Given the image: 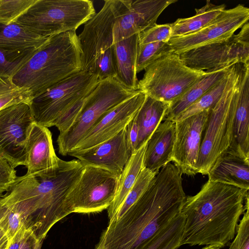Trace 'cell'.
Wrapping results in <instances>:
<instances>
[{
    "mask_svg": "<svg viewBox=\"0 0 249 249\" xmlns=\"http://www.w3.org/2000/svg\"><path fill=\"white\" fill-rule=\"evenodd\" d=\"M119 176L104 169L84 166L65 200L70 214L99 213L108 209L115 198Z\"/></svg>",
    "mask_w": 249,
    "mask_h": 249,
    "instance_id": "obj_10",
    "label": "cell"
},
{
    "mask_svg": "<svg viewBox=\"0 0 249 249\" xmlns=\"http://www.w3.org/2000/svg\"><path fill=\"white\" fill-rule=\"evenodd\" d=\"M239 67V63L230 67L224 91L210 109L196 164L197 173L207 175L217 159L229 149L231 142Z\"/></svg>",
    "mask_w": 249,
    "mask_h": 249,
    "instance_id": "obj_5",
    "label": "cell"
},
{
    "mask_svg": "<svg viewBox=\"0 0 249 249\" xmlns=\"http://www.w3.org/2000/svg\"><path fill=\"white\" fill-rule=\"evenodd\" d=\"M238 224L236 235L228 249H249V194L245 202V211Z\"/></svg>",
    "mask_w": 249,
    "mask_h": 249,
    "instance_id": "obj_38",
    "label": "cell"
},
{
    "mask_svg": "<svg viewBox=\"0 0 249 249\" xmlns=\"http://www.w3.org/2000/svg\"><path fill=\"white\" fill-rule=\"evenodd\" d=\"M82 50L76 31L51 37L12 78L33 97L82 71Z\"/></svg>",
    "mask_w": 249,
    "mask_h": 249,
    "instance_id": "obj_4",
    "label": "cell"
},
{
    "mask_svg": "<svg viewBox=\"0 0 249 249\" xmlns=\"http://www.w3.org/2000/svg\"><path fill=\"white\" fill-rule=\"evenodd\" d=\"M158 172L143 167L119 209L114 217L109 221L115 220L121 217L142 195Z\"/></svg>",
    "mask_w": 249,
    "mask_h": 249,
    "instance_id": "obj_34",
    "label": "cell"
},
{
    "mask_svg": "<svg viewBox=\"0 0 249 249\" xmlns=\"http://www.w3.org/2000/svg\"><path fill=\"white\" fill-rule=\"evenodd\" d=\"M2 196V195H0V198H1V197Z\"/></svg>",
    "mask_w": 249,
    "mask_h": 249,
    "instance_id": "obj_48",
    "label": "cell"
},
{
    "mask_svg": "<svg viewBox=\"0 0 249 249\" xmlns=\"http://www.w3.org/2000/svg\"><path fill=\"white\" fill-rule=\"evenodd\" d=\"M95 249H107L106 243L105 238L103 232H102L99 243L97 245Z\"/></svg>",
    "mask_w": 249,
    "mask_h": 249,
    "instance_id": "obj_44",
    "label": "cell"
},
{
    "mask_svg": "<svg viewBox=\"0 0 249 249\" xmlns=\"http://www.w3.org/2000/svg\"><path fill=\"white\" fill-rule=\"evenodd\" d=\"M32 98V93L28 88L17 86L12 78L0 81V111L21 103L29 104Z\"/></svg>",
    "mask_w": 249,
    "mask_h": 249,
    "instance_id": "obj_32",
    "label": "cell"
},
{
    "mask_svg": "<svg viewBox=\"0 0 249 249\" xmlns=\"http://www.w3.org/2000/svg\"><path fill=\"white\" fill-rule=\"evenodd\" d=\"M41 36L14 22L0 24V48L14 51L37 50L50 38Z\"/></svg>",
    "mask_w": 249,
    "mask_h": 249,
    "instance_id": "obj_26",
    "label": "cell"
},
{
    "mask_svg": "<svg viewBox=\"0 0 249 249\" xmlns=\"http://www.w3.org/2000/svg\"><path fill=\"white\" fill-rule=\"evenodd\" d=\"M139 46L138 34L112 45L117 68L116 79L125 87L138 90L136 61Z\"/></svg>",
    "mask_w": 249,
    "mask_h": 249,
    "instance_id": "obj_23",
    "label": "cell"
},
{
    "mask_svg": "<svg viewBox=\"0 0 249 249\" xmlns=\"http://www.w3.org/2000/svg\"><path fill=\"white\" fill-rule=\"evenodd\" d=\"M53 143L52 135L48 127L35 123L27 144V173L24 177H41L59 164Z\"/></svg>",
    "mask_w": 249,
    "mask_h": 249,
    "instance_id": "obj_19",
    "label": "cell"
},
{
    "mask_svg": "<svg viewBox=\"0 0 249 249\" xmlns=\"http://www.w3.org/2000/svg\"><path fill=\"white\" fill-rule=\"evenodd\" d=\"M2 78H1V77H0V81H1V80H2Z\"/></svg>",
    "mask_w": 249,
    "mask_h": 249,
    "instance_id": "obj_47",
    "label": "cell"
},
{
    "mask_svg": "<svg viewBox=\"0 0 249 249\" xmlns=\"http://www.w3.org/2000/svg\"><path fill=\"white\" fill-rule=\"evenodd\" d=\"M182 173L168 163L139 198L103 231L107 249H144L151 239L180 213L186 198Z\"/></svg>",
    "mask_w": 249,
    "mask_h": 249,
    "instance_id": "obj_1",
    "label": "cell"
},
{
    "mask_svg": "<svg viewBox=\"0 0 249 249\" xmlns=\"http://www.w3.org/2000/svg\"><path fill=\"white\" fill-rule=\"evenodd\" d=\"M25 227L23 225L19 231L16 234L14 238L11 241V242L8 248V249H18L23 236L24 234Z\"/></svg>",
    "mask_w": 249,
    "mask_h": 249,
    "instance_id": "obj_42",
    "label": "cell"
},
{
    "mask_svg": "<svg viewBox=\"0 0 249 249\" xmlns=\"http://www.w3.org/2000/svg\"><path fill=\"white\" fill-rule=\"evenodd\" d=\"M35 123L28 103L0 111V157L14 168L26 165L27 141Z\"/></svg>",
    "mask_w": 249,
    "mask_h": 249,
    "instance_id": "obj_13",
    "label": "cell"
},
{
    "mask_svg": "<svg viewBox=\"0 0 249 249\" xmlns=\"http://www.w3.org/2000/svg\"><path fill=\"white\" fill-rule=\"evenodd\" d=\"M38 241L30 231L26 229L18 249H34Z\"/></svg>",
    "mask_w": 249,
    "mask_h": 249,
    "instance_id": "obj_41",
    "label": "cell"
},
{
    "mask_svg": "<svg viewBox=\"0 0 249 249\" xmlns=\"http://www.w3.org/2000/svg\"><path fill=\"white\" fill-rule=\"evenodd\" d=\"M97 76L80 71L33 97L29 103L35 122L49 127L73 105L87 96L99 82Z\"/></svg>",
    "mask_w": 249,
    "mask_h": 249,
    "instance_id": "obj_9",
    "label": "cell"
},
{
    "mask_svg": "<svg viewBox=\"0 0 249 249\" xmlns=\"http://www.w3.org/2000/svg\"><path fill=\"white\" fill-rule=\"evenodd\" d=\"M95 75L99 81L117 77V68L113 46L101 53L88 72Z\"/></svg>",
    "mask_w": 249,
    "mask_h": 249,
    "instance_id": "obj_36",
    "label": "cell"
},
{
    "mask_svg": "<svg viewBox=\"0 0 249 249\" xmlns=\"http://www.w3.org/2000/svg\"><path fill=\"white\" fill-rule=\"evenodd\" d=\"M230 68L208 72L169 105L163 120H174L228 74Z\"/></svg>",
    "mask_w": 249,
    "mask_h": 249,
    "instance_id": "obj_24",
    "label": "cell"
},
{
    "mask_svg": "<svg viewBox=\"0 0 249 249\" xmlns=\"http://www.w3.org/2000/svg\"><path fill=\"white\" fill-rule=\"evenodd\" d=\"M207 175L210 181L249 191V158L229 148L217 159Z\"/></svg>",
    "mask_w": 249,
    "mask_h": 249,
    "instance_id": "obj_21",
    "label": "cell"
},
{
    "mask_svg": "<svg viewBox=\"0 0 249 249\" xmlns=\"http://www.w3.org/2000/svg\"><path fill=\"white\" fill-rule=\"evenodd\" d=\"M146 144V143L132 154L119 176L115 198L107 209L109 220L114 217L119 209L144 167L143 160Z\"/></svg>",
    "mask_w": 249,
    "mask_h": 249,
    "instance_id": "obj_27",
    "label": "cell"
},
{
    "mask_svg": "<svg viewBox=\"0 0 249 249\" xmlns=\"http://www.w3.org/2000/svg\"><path fill=\"white\" fill-rule=\"evenodd\" d=\"M132 154L125 127L107 141L86 149L71 150L67 155L76 158L83 166L100 168L120 176Z\"/></svg>",
    "mask_w": 249,
    "mask_h": 249,
    "instance_id": "obj_17",
    "label": "cell"
},
{
    "mask_svg": "<svg viewBox=\"0 0 249 249\" xmlns=\"http://www.w3.org/2000/svg\"><path fill=\"white\" fill-rule=\"evenodd\" d=\"M225 8L224 4L215 5L207 0L204 6L195 9L196 14L194 16L178 18L171 23L172 37L182 36L197 32L213 22Z\"/></svg>",
    "mask_w": 249,
    "mask_h": 249,
    "instance_id": "obj_28",
    "label": "cell"
},
{
    "mask_svg": "<svg viewBox=\"0 0 249 249\" xmlns=\"http://www.w3.org/2000/svg\"><path fill=\"white\" fill-rule=\"evenodd\" d=\"M210 109L175 122L176 137L172 161L182 174L194 176L197 174L196 164Z\"/></svg>",
    "mask_w": 249,
    "mask_h": 249,
    "instance_id": "obj_15",
    "label": "cell"
},
{
    "mask_svg": "<svg viewBox=\"0 0 249 249\" xmlns=\"http://www.w3.org/2000/svg\"><path fill=\"white\" fill-rule=\"evenodd\" d=\"M183 62L196 70L212 72L238 63H249V23L228 40L200 47L179 54Z\"/></svg>",
    "mask_w": 249,
    "mask_h": 249,
    "instance_id": "obj_11",
    "label": "cell"
},
{
    "mask_svg": "<svg viewBox=\"0 0 249 249\" xmlns=\"http://www.w3.org/2000/svg\"><path fill=\"white\" fill-rule=\"evenodd\" d=\"M11 240L0 223V249H8Z\"/></svg>",
    "mask_w": 249,
    "mask_h": 249,
    "instance_id": "obj_43",
    "label": "cell"
},
{
    "mask_svg": "<svg viewBox=\"0 0 249 249\" xmlns=\"http://www.w3.org/2000/svg\"><path fill=\"white\" fill-rule=\"evenodd\" d=\"M132 0H106L99 12L84 24L78 36L82 50V71L88 72L99 55L113 45L116 20L129 10Z\"/></svg>",
    "mask_w": 249,
    "mask_h": 249,
    "instance_id": "obj_12",
    "label": "cell"
},
{
    "mask_svg": "<svg viewBox=\"0 0 249 249\" xmlns=\"http://www.w3.org/2000/svg\"><path fill=\"white\" fill-rule=\"evenodd\" d=\"M17 171L4 159L0 157V195L8 192L15 183Z\"/></svg>",
    "mask_w": 249,
    "mask_h": 249,
    "instance_id": "obj_39",
    "label": "cell"
},
{
    "mask_svg": "<svg viewBox=\"0 0 249 249\" xmlns=\"http://www.w3.org/2000/svg\"><path fill=\"white\" fill-rule=\"evenodd\" d=\"M134 116L125 126L126 140L132 154L136 151L139 134L138 127Z\"/></svg>",
    "mask_w": 249,
    "mask_h": 249,
    "instance_id": "obj_40",
    "label": "cell"
},
{
    "mask_svg": "<svg viewBox=\"0 0 249 249\" xmlns=\"http://www.w3.org/2000/svg\"><path fill=\"white\" fill-rule=\"evenodd\" d=\"M42 241H38L34 249H41Z\"/></svg>",
    "mask_w": 249,
    "mask_h": 249,
    "instance_id": "obj_46",
    "label": "cell"
},
{
    "mask_svg": "<svg viewBox=\"0 0 249 249\" xmlns=\"http://www.w3.org/2000/svg\"><path fill=\"white\" fill-rule=\"evenodd\" d=\"M138 90L130 89L116 78L100 81L87 96L77 116L57 139L58 152L67 156L73 150L86 133L106 112L135 95Z\"/></svg>",
    "mask_w": 249,
    "mask_h": 249,
    "instance_id": "obj_7",
    "label": "cell"
},
{
    "mask_svg": "<svg viewBox=\"0 0 249 249\" xmlns=\"http://www.w3.org/2000/svg\"><path fill=\"white\" fill-rule=\"evenodd\" d=\"M84 167L77 159H60L55 168L41 177H18L0 204L17 212L26 229L43 242L51 229L70 214L65 200Z\"/></svg>",
    "mask_w": 249,
    "mask_h": 249,
    "instance_id": "obj_2",
    "label": "cell"
},
{
    "mask_svg": "<svg viewBox=\"0 0 249 249\" xmlns=\"http://www.w3.org/2000/svg\"><path fill=\"white\" fill-rule=\"evenodd\" d=\"M249 63L239 64L232 138L229 148L249 158Z\"/></svg>",
    "mask_w": 249,
    "mask_h": 249,
    "instance_id": "obj_20",
    "label": "cell"
},
{
    "mask_svg": "<svg viewBox=\"0 0 249 249\" xmlns=\"http://www.w3.org/2000/svg\"><path fill=\"white\" fill-rule=\"evenodd\" d=\"M38 49L21 52L0 48V77L12 78Z\"/></svg>",
    "mask_w": 249,
    "mask_h": 249,
    "instance_id": "obj_31",
    "label": "cell"
},
{
    "mask_svg": "<svg viewBox=\"0 0 249 249\" xmlns=\"http://www.w3.org/2000/svg\"><path fill=\"white\" fill-rule=\"evenodd\" d=\"M248 194L247 190L208 180L196 195L186 197L180 211L185 218L181 246L229 245Z\"/></svg>",
    "mask_w": 249,
    "mask_h": 249,
    "instance_id": "obj_3",
    "label": "cell"
},
{
    "mask_svg": "<svg viewBox=\"0 0 249 249\" xmlns=\"http://www.w3.org/2000/svg\"><path fill=\"white\" fill-rule=\"evenodd\" d=\"M139 44H144L157 42H168L172 37L171 23L157 24L138 34Z\"/></svg>",
    "mask_w": 249,
    "mask_h": 249,
    "instance_id": "obj_37",
    "label": "cell"
},
{
    "mask_svg": "<svg viewBox=\"0 0 249 249\" xmlns=\"http://www.w3.org/2000/svg\"><path fill=\"white\" fill-rule=\"evenodd\" d=\"M249 19V9L242 4L225 9L213 22L186 35L172 37L168 41L175 53H182L228 40Z\"/></svg>",
    "mask_w": 249,
    "mask_h": 249,
    "instance_id": "obj_14",
    "label": "cell"
},
{
    "mask_svg": "<svg viewBox=\"0 0 249 249\" xmlns=\"http://www.w3.org/2000/svg\"><path fill=\"white\" fill-rule=\"evenodd\" d=\"M144 71L138 90L169 105L208 73L188 67L174 52L159 58Z\"/></svg>",
    "mask_w": 249,
    "mask_h": 249,
    "instance_id": "obj_8",
    "label": "cell"
},
{
    "mask_svg": "<svg viewBox=\"0 0 249 249\" xmlns=\"http://www.w3.org/2000/svg\"><path fill=\"white\" fill-rule=\"evenodd\" d=\"M37 0H0V24L15 22Z\"/></svg>",
    "mask_w": 249,
    "mask_h": 249,
    "instance_id": "obj_35",
    "label": "cell"
},
{
    "mask_svg": "<svg viewBox=\"0 0 249 249\" xmlns=\"http://www.w3.org/2000/svg\"><path fill=\"white\" fill-rule=\"evenodd\" d=\"M201 249H222V248L213 246H207L204 247Z\"/></svg>",
    "mask_w": 249,
    "mask_h": 249,
    "instance_id": "obj_45",
    "label": "cell"
},
{
    "mask_svg": "<svg viewBox=\"0 0 249 249\" xmlns=\"http://www.w3.org/2000/svg\"><path fill=\"white\" fill-rule=\"evenodd\" d=\"M230 70L226 77L178 116L174 122L181 121L213 107L220 99L226 87Z\"/></svg>",
    "mask_w": 249,
    "mask_h": 249,
    "instance_id": "obj_30",
    "label": "cell"
},
{
    "mask_svg": "<svg viewBox=\"0 0 249 249\" xmlns=\"http://www.w3.org/2000/svg\"><path fill=\"white\" fill-rule=\"evenodd\" d=\"M172 52H174L173 48L168 42L139 44L136 61L137 73L144 70L159 58Z\"/></svg>",
    "mask_w": 249,
    "mask_h": 249,
    "instance_id": "obj_33",
    "label": "cell"
},
{
    "mask_svg": "<svg viewBox=\"0 0 249 249\" xmlns=\"http://www.w3.org/2000/svg\"><path fill=\"white\" fill-rule=\"evenodd\" d=\"M169 105L146 95L142 105L135 115L139 134L136 150L145 144L163 121Z\"/></svg>",
    "mask_w": 249,
    "mask_h": 249,
    "instance_id": "obj_25",
    "label": "cell"
},
{
    "mask_svg": "<svg viewBox=\"0 0 249 249\" xmlns=\"http://www.w3.org/2000/svg\"><path fill=\"white\" fill-rule=\"evenodd\" d=\"M145 97L146 95L138 90L133 96L106 112L73 150L86 149L115 136L124 129L134 117Z\"/></svg>",
    "mask_w": 249,
    "mask_h": 249,
    "instance_id": "obj_16",
    "label": "cell"
},
{
    "mask_svg": "<svg viewBox=\"0 0 249 249\" xmlns=\"http://www.w3.org/2000/svg\"><path fill=\"white\" fill-rule=\"evenodd\" d=\"M185 218L180 213L151 239L144 249H178L180 246Z\"/></svg>",
    "mask_w": 249,
    "mask_h": 249,
    "instance_id": "obj_29",
    "label": "cell"
},
{
    "mask_svg": "<svg viewBox=\"0 0 249 249\" xmlns=\"http://www.w3.org/2000/svg\"><path fill=\"white\" fill-rule=\"evenodd\" d=\"M95 14L89 0H37L15 22L49 38L75 31Z\"/></svg>",
    "mask_w": 249,
    "mask_h": 249,
    "instance_id": "obj_6",
    "label": "cell"
},
{
    "mask_svg": "<svg viewBox=\"0 0 249 249\" xmlns=\"http://www.w3.org/2000/svg\"><path fill=\"white\" fill-rule=\"evenodd\" d=\"M177 0H132L128 11L115 21L113 44L156 24L163 11Z\"/></svg>",
    "mask_w": 249,
    "mask_h": 249,
    "instance_id": "obj_18",
    "label": "cell"
},
{
    "mask_svg": "<svg viewBox=\"0 0 249 249\" xmlns=\"http://www.w3.org/2000/svg\"><path fill=\"white\" fill-rule=\"evenodd\" d=\"M176 137V122L163 120L146 144L143 167L158 172L172 161Z\"/></svg>",
    "mask_w": 249,
    "mask_h": 249,
    "instance_id": "obj_22",
    "label": "cell"
}]
</instances>
